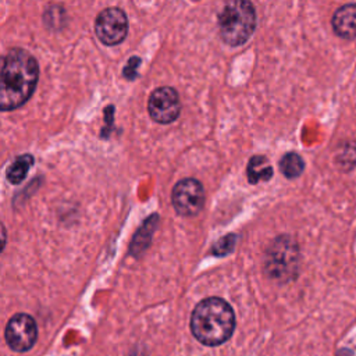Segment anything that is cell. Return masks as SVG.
I'll use <instances>...</instances> for the list:
<instances>
[{
    "instance_id": "1",
    "label": "cell",
    "mask_w": 356,
    "mask_h": 356,
    "mask_svg": "<svg viewBox=\"0 0 356 356\" xmlns=\"http://www.w3.org/2000/svg\"><path fill=\"white\" fill-rule=\"evenodd\" d=\"M39 78L36 58L24 49H11L3 58L0 107L3 111L22 106L33 93Z\"/></svg>"
},
{
    "instance_id": "2",
    "label": "cell",
    "mask_w": 356,
    "mask_h": 356,
    "mask_svg": "<svg viewBox=\"0 0 356 356\" xmlns=\"http://www.w3.org/2000/svg\"><path fill=\"white\" fill-rule=\"evenodd\" d=\"M235 314L221 298H206L196 305L191 316L193 337L207 346H216L232 335Z\"/></svg>"
},
{
    "instance_id": "3",
    "label": "cell",
    "mask_w": 356,
    "mask_h": 356,
    "mask_svg": "<svg viewBox=\"0 0 356 356\" xmlns=\"http://www.w3.org/2000/svg\"><path fill=\"white\" fill-rule=\"evenodd\" d=\"M256 28V10L250 1H228L218 14L221 39L231 46L243 44Z\"/></svg>"
},
{
    "instance_id": "4",
    "label": "cell",
    "mask_w": 356,
    "mask_h": 356,
    "mask_svg": "<svg viewBox=\"0 0 356 356\" xmlns=\"http://www.w3.org/2000/svg\"><path fill=\"white\" fill-rule=\"evenodd\" d=\"M298 263V248L288 236H280L266 253V270L277 280H288L293 275Z\"/></svg>"
},
{
    "instance_id": "5",
    "label": "cell",
    "mask_w": 356,
    "mask_h": 356,
    "mask_svg": "<svg viewBox=\"0 0 356 356\" xmlns=\"http://www.w3.org/2000/svg\"><path fill=\"white\" fill-rule=\"evenodd\" d=\"M171 202L179 216H196L204 204V189L197 179H181L172 189Z\"/></svg>"
},
{
    "instance_id": "6",
    "label": "cell",
    "mask_w": 356,
    "mask_h": 356,
    "mask_svg": "<svg viewBox=\"0 0 356 356\" xmlns=\"http://www.w3.org/2000/svg\"><path fill=\"white\" fill-rule=\"evenodd\" d=\"M95 31L97 38L107 46L121 43L128 33L127 14L118 7H108L96 18Z\"/></svg>"
},
{
    "instance_id": "7",
    "label": "cell",
    "mask_w": 356,
    "mask_h": 356,
    "mask_svg": "<svg viewBox=\"0 0 356 356\" xmlns=\"http://www.w3.org/2000/svg\"><path fill=\"white\" fill-rule=\"evenodd\" d=\"M7 345L17 352H25L31 349L38 337V328L35 320L25 313L14 314L4 331Z\"/></svg>"
},
{
    "instance_id": "8",
    "label": "cell",
    "mask_w": 356,
    "mask_h": 356,
    "mask_svg": "<svg viewBox=\"0 0 356 356\" xmlns=\"http://www.w3.org/2000/svg\"><path fill=\"white\" fill-rule=\"evenodd\" d=\"M147 110L153 121L159 124H170L178 118L181 103L175 89L161 86L152 92L147 103Z\"/></svg>"
},
{
    "instance_id": "9",
    "label": "cell",
    "mask_w": 356,
    "mask_h": 356,
    "mask_svg": "<svg viewBox=\"0 0 356 356\" xmlns=\"http://www.w3.org/2000/svg\"><path fill=\"white\" fill-rule=\"evenodd\" d=\"M332 29L343 39L356 38V4H345L335 11Z\"/></svg>"
},
{
    "instance_id": "10",
    "label": "cell",
    "mask_w": 356,
    "mask_h": 356,
    "mask_svg": "<svg viewBox=\"0 0 356 356\" xmlns=\"http://www.w3.org/2000/svg\"><path fill=\"white\" fill-rule=\"evenodd\" d=\"M246 175L250 184H259L261 181H268L273 177V167L266 156H253L246 168Z\"/></svg>"
},
{
    "instance_id": "11",
    "label": "cell",
    "mask_w": 356,
    "mask_h": 356,
    "mask_svg": "<svg viewBox=\"0 0 356 356\" xmlns=\"http://www.w3.org/2000/svg\"><path fill=\"white\" fill-rule=\"evenodd\" d=\"M33 157L31 154H22L13 160V163L8 165L6 177L11 184H19L25 179L29 168L33 164Z\"/></svg>"
},
{
    "instance_id": "12",
    "label": "cell",
    "mask_w": 356,
    "mask_h": 356,
    "mask_svg": "<svg viewBox=\"0 0 356 356\" xmlns=\"http://www.w3.org/2000/svg\"><path fill=\"white\" fill-rule=\"evenodd\" d=\"M303 168H305V161L295 152H289L284 154L282 159L280 160V170L286 178L299 177L303 172Z\"/></svg>"
},
{
    "instance_id": "13",
    "label": "cell",
    "mask_w": 356,
    "mask_h": 356,
    "mask_svg": "<svg viewBox=\"0 0 356 356\" xmlns=\"http://www.w3.org/2000/svg\"><path fill=\"white\" fill-rule=\"evenodd\" d=\"M234 243H235V235L234 234H229L224 238H221L216 245H214V249H213V253L214 254H227L229 253L232 249H234Z\"/></svg>"
},
{
    "instance_id": "14",
    "label": "cell",
    "mask_w": 356,
    "mask_h": 356,
    "mask_svg": "<svg viewBox=\"0 0 356 356\" xmlns=\"http://www.w3.org/2000/svg\"><path fill=\"white\" fill-rule=\"evenodd\" d=\"M337 356H353V353L352 352H349L348 349H342V350H339L338 352V355Z\"/></svg>"
}]
</instances>
